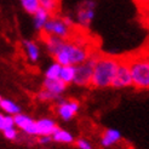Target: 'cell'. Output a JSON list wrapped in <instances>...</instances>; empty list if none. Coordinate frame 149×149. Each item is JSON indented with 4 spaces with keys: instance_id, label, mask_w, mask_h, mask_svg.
I'll list each match as a JSON object with an SVG mask.
<instances>
[{
    "instance_id": "1",
    "label": "cell",
    "mask_w": 149,
    "mask_h": 149,
    "mask_svg": "<svg viewBox=\"0 0 149 149\" xmlns=\"http://www.w3.org/2000/svg\"><path fill=\"white\" fill-rule=\"evenodd\" d=\"M120 59L121 58L111 56V55L100 54L95 64L91 86L95 88L111 87L113 79L115 77L118 67L120 64Z\"/></svg>"
},
{
    "instance_id": "2",
    "label": "cell",
    "mask_w": 149,
    "mask_h": 149,
    "mask_svg": "<svg viewBox=\"0 0 149 149\" xmlns=\"http://www.w3.org/2000/svg\"><path fill=\"white\" fill-rule=\"evenodd\" d=\"M92 51L84 41L81 40H65L62 49L54 57L55 61L62 65H78L87 61L92 56Z\"/></svg>"
},
{
    "instance_id": "3",
    "label": "cell",
    "mask_w": 149,
    "mask_h": 149,
    "mask_svg": "<svg viewBox=\"0 0 149 149\" xmlns=\"http://www.w3.org/2000/svg\"><path fill=\"white\" fill-rule=\"evenodd\" d=\"M130 64L133 87L138 90H149V56L135 55L127 58Z\"/></svg>"
},
{
    "instance_id": "4",
    "label": "cell",
    "mask_w": 149,
    "mask_h": 149,
    "mask_svg": "<svg viewBox=\"0 0 149 149\" xmlns=\"http://www.w3.org/2000/svg\"><path fill=\"white\" fill-rule=\"evenodd\" d=\"M96 3L93 0H83L77 6L75 10V22L79 28L87 31L91 27L95 19Z\"/></svg>"
},
{
    "instance_id": "5",
    "label": "cell",
    "mask_w": 149,
    "mask_h": 149,
    "mask_svg": "<svg viewBox=\"0 0 149 149\" xmlns=\"http://www.w3.org/2000/svg\"><path fill=\"white\" fill-rule=\"evenodd\" d=\"M100 52H93L92 56L85 61L84 63L77 65V75L74 84L78 86H91L92 78H93V70H95V64L97 61V57Z\"/></svg>"
},
{
    "instance_id": "6",
    "label": "cell",
    "mask_w": 149,
    "mask_h": 149,
    "mask_svg": "<svg viewBox=\"0 0 149 149\" xmlns=\"http://www.w3.org/2000/svg\"><path fill=\"white\" fill-rule=\"evenodd\" d=\"M41 33H45L49 35H55L58 38H62L64 40H69L72 38V29L64 23L62 17H58L57 15L51 16L49 22L46 23L45 28Z\"/></svg>"
},
{
    "instance_id": "7",
    "label": "cell",
    "mask_w": 149,
    "mask_h": 149,
    "mask_svg": "<svg viewBox=\"0 0 149 149\" xmlns=\"http://www.w3.org/2000/svg\"><path fill=\"white\" fill-rule=\"evenodd\" d=\"M133 86V80H132V73L130 64L127 62V58L120 59V64L118 67V70L115 73V77L113 79V88H126Z\"/></svg>"
},
{
    "instance_id": "8",
    "label": "cell",
    "mask_w": 149,
    "mask_h": 149,
    "mask_svg": "<svg viewBox=\"0 0 149 149\" xmlns=\"http://www.w3.org/2000/svg\"><path fill=\"white\" fill-rule=\"evenodd\" d=\"M56 110L58 116L62 119L63 121H69L75 116L78 110L80 108V104L78 101H67L62 97H59L56 102Z\"/></svg>"
},
{
    "instance_id": "9",
    "label": "cell",
    "mask_w": 149,
    "mask_h": 149,
    "mask_svg": "<svg viewBox=\"0 0 149 149\" xmlns=\"http://www.w3.org/2000/svg\"><path fill=\"white\" fill-rule=\"evenodd\" d=\"M15 123H16V127L24 132L27 136L38 137V125H36V120H34L33 118L27 114L19 113L15 115Z\"/></svg>"
},
{
    "instance_id": "10",
    "label": "cell",
    "mask_w": 149,
    "mask_h": 149,
    "mask_svg": "<svg viewBox=\"0 0 149 149\" xmlns=\"http://www.w3.org/2000/svg\"><path fill=\"white\" fill-rule=\"evenodd\" d=\"M41 39L44 41V45H45V47H46V51L52 57L56 56V54L62 49L63 44L65 41L62 38H58V36H55V35H49V34H45V33L41 34Z\"/></svg>"
},
{
    "instance_id": "11",
    "label": "cell",
    "mask_w": 149,
    "mask_h": 149,
    "mask_svg": "<svg viewBox=\"0 0 149 149\" xmlns=\"http://www.w3.org/2000/svg\"><path fill=\"white\" fill-rule=\"evenodd\" d=\"M67 86L68 85H67L61 78H58V79H47V78H45L44 84H42V88H45V90L55 93L56 96H61L67 90Z\"/></svg>"
},
{
    "instance_id": "12",
    "label": "cell",
    "mask_w": 149,
    "mask_h": 149,
    "mask_svg": "<svg viewBox=\"0 0 149 149\" xmlns=\"http://www.w3.org/2000/svg\"><path fill=\"white\" fill-rule=\"evenodd\" d=\"M36 125H38V137L39 136H52L58 127L55 120H52L50 118L39 119V120H36Z\"/></svg>"
},
{
    "instance_id": "13",
    "label": "cell",
    "mask_w": 149,
    "mask_h": 149,
    "mask_svg": "<svg viewBox=\"0 0 149 149\" xmlns=\"http://www.w3.org/2000/svg\"><path fill=\"white\" fill-rule=\"evenodd\" d=\"M121 132L116 130V129H107L102 133V138H101V144L104 148H109L111 146L116 144L121 139Z\"/></svg>"
},
{
    "instance_id": "14",
    "label": "cell",
    "mask_w": 149,
    "mask_h": 149,
    "mask_svg": "<svg viewBox=\"0 0 149 149\" xmlns=\"http://www.w3.org/2000/svg\"><path fill=\"white\" fill-rule=\"evenodd\" d=\"M51 16L52 15L47 10L40 7V9L33 15V26L35 28V31L36 32H42L44 28H45V26H46V23L49 22V19L51 18Z\"/></svg>"
},
{
    "instance_id": "15",
    "label": "cell",
    "mask_w": 149,
    "mask_h": 149,
    "mask_svg": "<svg viewBox=\"0 0 149 149\" xmlns=\"http://www.w3.org/2000/svg\"><path fill=\"white\" fill-rule=\"evenodd\" d=\"M23 47H24V52L29 59V62L32 63H36L40 58V49L36 45V42L33 40H23Z\"/></svg>"
},
{
    "instance_id": "16",
    "label": "cell",
    "mask_w": 149,
    "mask_h": 149,
    "mask_svg": "<svg viewBox=\"0 0 149 149\" xmlns=\"http://www.w3.org/2000/svg\"><path fill=\"white\" fill-rule=\"evenodd\" d=\"M0 108H1L4 113L10 115H17L21 113V107L9 98H4V97L0 98Z\"/></svg>"
},
{
    "instance_id": "17",
    "label": "cell",
    "mask_w": 149,
    "mask_h": 149,
    "mask_svg": "<svg viewBox=\"0 0 149 149\" xmlns=\"http://www.w3.org/2000/svg\"><path fill=\"white\" fill-rule=\"evenodd\" d=\"M52 139L57 143H63V144H70L74 142V137H73L72 133L61 129V127H57V130L54 132Z\"/></svg>"
},
{
    "instance_id": "18",
    "label": "cell",
    "mask_w": 149,
    "mask_h": 149,
    "mask_svg": "<svg viewBox=\"0 0 149 149\" xmlns=\"http://www.w3.org/2000/svg\"><path fill=\"white\" fill-rule=\"evenodd\" d=\"M77 75V65L68 64V65H62V72H61V79L64 81L67 85L74 84Z\"/></svg>"
},
{
    "instance_id": "19",
    "label": "cell",
    "mask_w": 149,
    "mask_h": 149,
    "mask_svg": "<svg viewBox=\"0 0 149 149\" xmlns=\"http://www.w3.org/2000/svg\"><path fill=\"white\" fill-rule=\"evenodd\" d=\"M40 7L47 10L52 16L57 15L59 11V6H61V0H39Z\"/></svg>"
},
{
    "instance_id": "20",
    "label": "cell",
    "mask_w": 149,
    "mask_h": 149,
    "mask_svg": "<svg viewBox=\"0 0 149 149\" xmlns=\"http://www.w3.org/2000/svg\"><path fill=\"white\" fill-rule=\"evenodd\" d=\"M19 3H21L22 9L29 15H34L40 9L39 0H19Z\"/></svg>"
},
{
    "instance_id": "21",
    "label": "cell",
    "mask_w": 149,
    "mask_h": 149,
    "mask_svg": "<svg viewBox=\"0 0 149 149\" xmlns=\"http://www.w3.org/2000/svg\"><path fill=\"white\" fill-rule=\"evenodd\" d=\"M61 72H62V64L58 62H54L49 65V68L45 70V78L47 79H58L61 78Z\"/></svg>"
},
{
    "instance_id": "22",
    "label": "cell",
    "mask_w": 149,
    "mask_h": 149,
    "mask_svg": "<svg viewBox=\"0 0 149 149\" xmlns=\"http://www.w3.org/2000/svg\"><path fill=\"white\" fill-rule=\"evenodd\" d=\"M16 127V123H15V115H10L3 113L0 114V130L5 131L7 129Z\"/></svg>"
},
{
    "instance_id": "23",
    "label": "cell",
    "mask_w": 149,
    "mask_h": 149,
    "mask_svg": "<svg viewBox=\"0 0 149 149\" xmlns=\"http://www.w3.org/2000/svg\"><path fill=\"white\" fill-rule=\"evenodd\" d=\"M59 97H61V96H56L55 93L45 90V88L40 90L38 92V95H36V98H38L39 101H41V102H56Z\"/></svg>"
},
{
    "instance_id": "24",
    "label": "cell",
    "mask_w": 149,
    "mask_h": 149,
    "mask_svg": "<svg viewBox=\"0 0 149 149\" xmlns=\"http://www.w3.org/2000/svg\"><path fill=\"white\" fill-rule=\"evenodd\" d=\"M3 135L7 141H16L18 139V131L16 127H11L3 131Z\"/></svg>"
},
{
    "instance_id": "25",
    "label": "cell",
    "mask_w": 149,
    "mask_h": 149,
    "mask_svg": "<svg viewBox=\"0 0 149 149\" xmlns=\"http://www.w3.org/2000/svg\"><path fill=\"white\" fill-rule=\"evenodd\" d=\"M75 144H77V147L79 149H93L92 144L88 142L87 139H85V138H78L75 141Z\"/></svg>"
},
{
    "instance_id": "26",
    "label": "cell",
    "mask_w": 149,
    "mask_h": 149,
    "mask_svg": "<svg viewBox=\"0 0 149 149\" xmlns=\"http://www.w3.org/2000/svg\"><path fill=\"white\" fill-rule=\"evenodd\" d=\"M62 18H63V21H64V23H65L67 26H68L70 29H73L74 27H75L77 22H75V19H73L70 16H68V15H67V16H63Z\"/></svg>"
},
{
    "instance_id": "27",
    "label": "cell",
    "mask_w": 149,
    "mask_h": 149,
    "mask_svg": "<svg viewBox=\"0 0 149 149\" xmlns=\"http://www.w3.org/2000/svg\"><path fill=\"white\" fill-rule=\"evenodd\" d=\"M52 136H39L38 137V143L40 144H49L50 142H52Z\"/></svg>"
},
{
    "instance_id": "28",
    "label": "cell",
    "mask_w": 149,
    "mask_h": 149,
    "mask_svg": "<svg viewBox=\"0 0 149 149\" xmlns=\"http://www.w3.org/2000/svg\"><path fill=\"white\" fill-rule=\"evenodd\" d=\"M136 1L142 5V6H146V7H149V0H136Z\"/></svg>"
},
{
    "instance_id": "29",
    "label": "cell",
    "mask_w": 149,
    "mask_h": 149,
    "mask_svg": "<svg viewBox=\"0 0 149 149\" xmlns=\"http://www.w3.org/2000/svg\"><path fill=\"white\" fill-rule=\"evenodd\" d=\"M148 56H149V55H148Z\"/></svg>"
}]
</instances>
